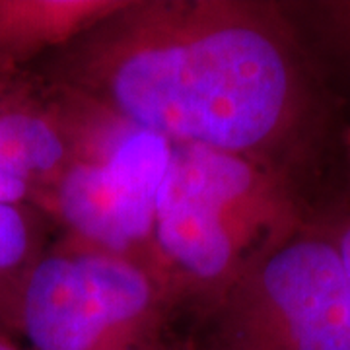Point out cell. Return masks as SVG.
Listing matches in <instances>:
<instances>
[{"label":"cell","instance_id":"7a4b0ae2","mask_svg":"<svg viewBox=\"0 0 350 350\" xmlns=\"http://www.w3.org/2000/svg\"><path fill=\"white\" fill-rule=\"evenodd\" d=\"M300 224L286 175L238 154L174 144L152 273L170 298L189 294L216 310L262 251Z\"/></svg>","mask_w":350,"mask_h":350},{"label":"cell","instance_id":"ba28073f","mask_svg":"<svg viewBox=\"0 0 350 350\" xmlns=\"http://www.w3.org/2000/svg\"><path fill=\"white\" fill-rule=\"evenodd\" d=\"M335 243H337L338 255H340V261H342V267H345V273H347V278L350 282V216L338 226L337 232L331 234Z\"/></svg>","mask_w":350,"mask_h":350},{"label":"cell","instance_id":"5b68a950","mask_svg":"<svg viewBox=\"0 0 350 350\" xmlns=\"http://www.w3.org/2000/svg\"><path fill=\"white\" fill-rule=\"evenodd\" d=\"M172 150L167 138L115 117L96 148L53 185L55 211L75 241L152 271L156 206Z\"/></svg>","mask_w":350,"mask_h":350},{"label":"cell","instance_id":"52a82bcc","mask_svg":"<svg viewBox=\"0 0 350 350\" xmlns=\"http://www.w3.org/2000/svg\"><path fill=\"white\" fill-rule=\"evenodd\" d=\"M29 191L31 187L25 181L0 167V204H16L18 206L22 200L27 199Z\"/></svg>","mask_w":350,"mask_h":350},{"label":"cell","instance_id":"6da1fadb","mask_svg":"<svg viewBox=\"0 0 350 350\" xmlns=\"http://www.w3.org/2000/svg\"><path fill=\"white\" fill-rule=\"evenodd\" d=\"M68 76L126 125L282 175L315 109L294 27L257 2H123L76 39Z\"/></svg>","mask_w":350,"mask_h":350},{"label":"cell","instance_id":"3957f363","mask_svg":"<svg viewBox=\"0 0 350 350\" xmlns=\"http://www.w3.org/2000/svg\"><path fill=\"white\" fill-rule=\"evenodd\" d=\"M216 312L214 350H350V282L333 236L294 228Z\"/></svg>","mask_w":350,"mask_h":350},{"label":"cell","instance_id":"277c9868","mask_svg":"<svg viewBox=\"0 0 350 350\" xmlns=\"http://www.w3.org/2000/svg\"><path fill=\"white\" fill-rule=\"evenodd\" d=\"M167 301L144 265L75 241L29 267L20 321L31 350H148Z\"/></svg>","mask_w":350,"mask_h":350},{"label":"cell","instance_id":"9c48e42d","mask_svg":"<svg viewBox=\"0 0 350 350\" xmlns=\"http://www.w3.org/2000/svg\"><path fill=\"white\" fill-rule=\"evenodd\" d=\"M0 350H18L16 347H12L8 340H4V338H0Z\"/></svg>","mask_w":350,"mask_h":350},{"label":"cell","instance_id":"8992f818","mask_svg":"<svg viewBox=\"0 0 350 350\" xmlns=\"http://www.w3.org/2000/svg\"><path fill=\"white\" fill-rule=\"evenodd\" d=\"M310 10L317 14L321 24H325L327 33L333 41L350 53V2H323Z\"/></svg>","mask_w":350,"mask_h":350}]
</instances>
